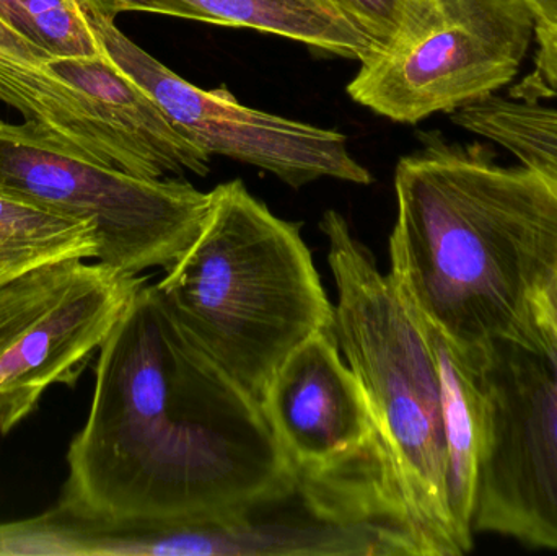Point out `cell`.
Segmentation results:
<instances>
[{"label":"cell","mask_w":557,"mask_h":556,"mask_svg":"<svg viewBox=\"0 0 557 556\" xmlns=\"http://www.w3.org/2000/svg\"><path fill=\"white\" fill-rule=\"evenodd\" d=\"M67 466L62 502L124 528L234 521L300 485L263 404L146 284L101 345Z\"/></svg>","instance_id":"cell-1"},{"label":"cell","mask_w":557,"mask_h":556,"mask_svg":"<svg viewBox=\"0 0 557 556\" xmlns=\"http://www.w3.org/2000/svg\"><path fill=\"white\" fill-rule=\"evenodd\" d=\"M2 124H3V121H2V120H0V126H2Z\"/></svg>","instance_id":"cell-22"},{"label":"cell","mask_w":557,"mask_h":556,"mask_svg":"<svg viewBox=\"0 0 557 556\" xmlns=\"http://www.w3.org/2000/svg\"><path fill=\"white\" fill-rule=\"evenodd\" d=\"M451 123L509 152L557 188V107L513 95H491L450 113Z\"/></svg>","instance_id":"cell-15"},{"label":"cell","mask_w":557,"mask_h":556,"mask_svg":"<svg viewBox=\"0 0 557 556\" xmlns=\"http://www.w3.org/2000/svg\"><path fill=\"white\" fill-rule=\"evenodd\" d=\"M201 231L153 284L186 335L263 401L285 359L334 329L300 224L277 218L242 180L215 186Z\"/></svg>","instance_id":"cell-3"},{"label":"cell","mask_w":557,"mask_h":556,"mask_svg":"<svg viewBox=\"0 0 557 556\" xmlns=\"http://www.w3.org/2000/svg\"><path fill=\"white\" fill-rule=\"evenodd\" d=\"M101 51L146 88L209 156H224L273 173L294 188L320 178L369 185L372 175L337 131L311 126L240 103L227 88L205 90L144 51L114 20L84 12Z\"/></svg>","instance_id":"cell-9"},{"label":"cell","mask_w":557,"mask_h":556,"mask_svg":"<svg viewBox=\"0 0 557 556\" xmlns=\"http://www.w3.org/2000/svg\"><path fill=\"white\" fill-rule=\"evenodd\" d=\"M556 293H557V280H556Z\"/></svg>","instance_id":"cell-23"},{"label":"cell","mask_w":557,"mask_h":556,"mask_svg":"<svg viewBox=\"0 0 557 556\" xmlns=\"http://www.w3.org/2000/svg\"><path fill=\"white\" fill-rule=\"evenodd\" d=\"M49 65L90 98L98 116L139 157L150 178L208 175L212 156L107 55L49 58Z\"/></svg>","instance_id":"cell-11"},{"label":"cell","mask_w":557,"mask_h":556,"mask_svg":"<svg viewBox=\"0 0 557 556\" xmlns=\"http://www.w3.org/2000/svg\"><path fill=\"white\" fill-rule=\"evenodd\" d=\"M0 191L91 222L95 260L137 276L170 270L198 237L211 195L175 178L98 165L25 121L0 126Z\"/></svg>","instance_id":"cell-6"},{"label":"cell","mask_w":557,"mask_h":556,"mask_svg":"<svg viewBox=\"0 0 557 556\" xmlns=\"http://www.w3.org/2000/svg\"><path fill=\"white\" fill-rule=\"evenodd\" d=\"M97 254L91 222L0 191V286L42 264Z\"/></svg>","instance_id":"cell-14"},{"label":"cell","mask_w":557,"mask_h":556,"mask_svg":"<svg viewBox=\"0 0 557 556\" xmlns=\"http://www.w3.org/2000/svg\"><path fill=\"white\" fill-rule=\"evenodd\" d=\"M199 22L273 33L318 51L366 61L379 54L372 41L330 0H180Z\"/></svg>","instance_id":"cell-13"},{"label":"cell","mask_w":557,"mask_h":556,"mask_svg":"<svg viewBox=\"0 0 557 556\" xmlns=\"http://www.w3.org/2000/svg\"><path fill=\"white\" fill-rule=\"evenodd\" d=\"M0 18L28 38V25L16 0H0Z\"/></svg>","instance_id":"cell-21"},{"label":"cell","mask_w":557,"mask_h":556,"mask_svg":"<svg viewBox=\"0 0 557 556\" xmlns=\"http://www.w3.org/2000/svg\"><path fill=\"white\" fill-rule=\"evenodd\" d=\"M320 231L336 283L341 355L369 400L389 495L414 556L470 554L448 505L441 378L424 323L343 214L324 212Z\"/></svg>","instance_id":"cell-4"},{"label":"cell","mask_w":557,"mask_h":556,"mask_svg":"<svg viewBox=\"0 0 557 556\" xmlns=\"http://www.w3.org/2000/svg\"><path fill=\"white\" fill-rule=\"evenodd\" d=\"M49 58L0 18V100L75 156L150 178L139 157L98 116L90 98L52 71Z\"/></svg>","instance_id":"cell-10"},{"label":"cell","mask_w":557,"mask_h":556,"mask_svg":"<svg viewBox=\"0 0 557 556\" xmlns=\"http://www.w3.org/2000/svg\"><path fill=\"white\" fill-rule=\"evenodd\" d=\"M535 35L519 0H442L431 28L360 62L347 94L396 123L450 114L509 87Z\"/></svg>","instance_id":"cell-7"},{"label":"cell","mask_w":557,"mask_h":556,"mask_svg":"<svg viewBox=\"0 0 557 556\" xmlns=\"http://www.w3.org/2000/svg\"><path fill=\"white\" fill-rule=\"evenodd\" d=\"M395 191L388 274L411 309L465 355L523 332L556 286V186L493 144L432 131L399 160Z\"/></svg>","instance_id":"cell-2"},{"label":"cell","mask_w":557,"mask_h":556,"mask_svg":"<svg viewBox=\"0 0 557 556\" xmlns=\"http://www.w3.org/2000/svg\"><path fill=\"white\" fill-rule=\"evenodd\" d=\"M143 284L69 258L0 286V434L28 417L46 388L74 384Z\"/></svg>","instance_id":"cell-8"},{"label":"cell","mask_w":557,"mask_h":556,"mask_svg":"<svg viewBox=\"0 0 557 556\" xmlns=\"http://www.w3.org/2000/svg\"><path fill=\"white\" fill-rule=\"evenodd\" d=\"M422 323L431 339L441 378L447 443L448 505L458 532L473 547L478 477L490 423L486 388L481 372L483 353L465 355L425 320Z\"/></svg>","instance_id":"cell-12"},{"label":"cell","mask_w":557,"mask_h":556,"mask_svg":"<svg viewBox=\"0 0 557 556\" xmlns=\"http://www.w3.org/2000/svg\"><path fill=\"white\" fill-rule=\"evenodd\" d=\"M533 72L517 87L513 97L543 101L557 100V29H536Z\"/></svg>","instance_id":"cell-18"},{"label":"cell","mask_w":557,"mask_h":556,"mask_svg":"<svg viewBox=\"0 0 557 556\" xmlns=\"http://www.w3.org/2000/svg\"><path fill=\"white\" fill-rule=\"evenodd\" d=\"M28 38L51 58L103 54L75 0H16Z\"/></svg>","instance_id":"cell-17"},{"label":"cell","mask_w":557,"mask_h":556,"mask_svg":"<svg viewBox=\"0 0 557 556\" xmlns=\"http://www.w3.org/2000/svg\"><path fill=\"white\" fill-rule=\"evenodd\" d=\"M379 52L398 48L431 28L442 0H330Z\"/></svg>","instance_id":"cell-16"},{"label":"cell","mask_w":557,"mask_h":556,"mask_svg":"<svg viewBox=\"0 0 557 556\" xmlns=\"http://www.w3.org/2000/svg\"><path fill=\"white\" fill-rule=\"evenodd\" d=\"M481 372L490 423L474 534L557 552L556 286L523 332L483 351Z\"/></svg>","instance_id":"cell-5"},{"label":"cell","mask_w":557,"mask_h":556,"mask_svg":"<svg viewBox=\"0 0 557 556\" xmlns=\"http://www.w3.org/2000/svg\"><path fill=\"white\" fill-rule=\"evenodd\" d=\"M82 12L95 13L104 18H116L123 12H147L157 15L198 20V13L180 0H75Z\"/></svg>","instance_id":"cell-19"},{"label":"cell","mask_w":557,"mask_h":556,"mask_svg":"<svg viewBox=\"0 0 557 556\" xmlns=\"http://www.w3.org/2000/svg\"><path fill=\"white\" fill-rule=\"evenodd\" d=\"M535 20L536 29H557V0H519Z\"/></svg>","instance_id":"cell-20"}]
</instances>
